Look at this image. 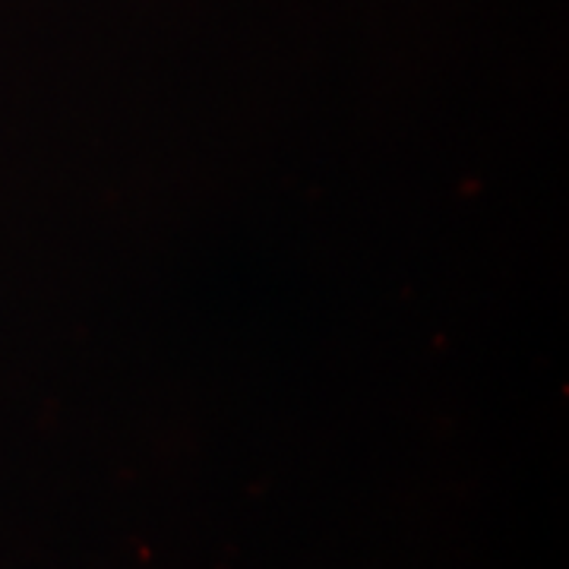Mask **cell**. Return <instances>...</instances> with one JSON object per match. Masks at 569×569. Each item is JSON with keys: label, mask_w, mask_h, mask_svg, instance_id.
<instances>
[]
</instances>
